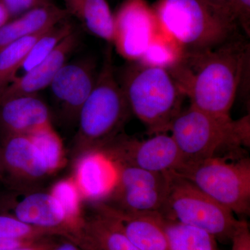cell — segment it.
Returning <instances> with one entry per match:
<instances>
[{"label": "cell", "instance_id": "obj_19", "mask_svg": "<svg viewBox=\"0 0 250 250\" xmlns=\"http://www.w3.org/2000/svg\"><path fill=\"white\" fill-rule=\"evenodd\" d=\"M69 16L76 18L90 34L111 45L114 16L106 0H62Z\"/></svg>", "mask_w": 250, "mask_h": 250}, {"label": "cell", "instance_id": "obj_33", "mask_svg": "<svg viewBox=\"0 0 250 250\" xmlns=\"http://www.w3.org/2000/svg\"><path fill=\"white\" fill-rule=\"evenodd\" d=\"M36 241H16L0 238V250H13L26 246Z\"/></svg>", "mask_w": 250, "mask_h": 250}, {"label": "cell", "instance_id": "obj_31", "mask_svg": "<svg viewBox=\"0 0 250 250\" xmlns=\"http://www.w3.org/2000/svg\"><path fill=\"white\" fill-rule=\"evenodd\" d=\"M57 245L53 241H48L47 238L13 250H54Z\"/></svg>", "mask_w": 250, "mask_h": 250}, {"label": "cell", "instance_id": "obj_9", "mask_svg": "<svg viewBox=\"0 0 250 250\" xmlns=\"http://www.w3.org/2000/svg\"><path fill=\"white\" fill-rule=\"evenodd\" d=\"M1 213L51 230L82 248L83 238L67 219L62 205L49 191L39 189L11 191L1 203Z\"/></svg>", "mask_w": 250, "mask_h": 250}, {"label": "cell", "instance_id": "obj_17", "mask_svg": "<svg viewBox=\"0 0 250 250\" xmlns=\"http://www.w3.org/2000/svg\"><path fill=\"white\" fill-rule=\"evenodd\" d=\"M91 206V213L85 215L83 250H139L115 219Z\"/></svg>", "mask_w": 250, "mask_h": 250}, {"label": "cell", "instance_id": "obj_30", "mask_svg": "<svg viewBox=\"0 0 250 250\" xmlns=\"http://www.w3.org/2000/svg\"><path fill=\"white\" fill-rule=\"evenodd\" d=\"M12 16H21L36 6L45 4L42 0H1Z\"/></svg>", "mask_w": 250, "mask_h": 250}, {"label": "cell", "instance_id": "obj_8", "mask_svg": "<svg viewBox=\"0 0 250 250\" xmlns=\"http://www.w3.org/2000/svg\"><path fill=\"white\" fill-rule=\"evenodd\" d=\"M98 151L114 164L159 173L176 172L184 164L177 145L167 133L146 140L119 135Z\"/></svg>", "mask_w": 250, "mask_h": 250}, {"label": "cell", "instance_id": "obj_34", "mask_svg": "<svg viewBox=\"0 0 250 250\" xmlns=\"http://www.w3.org/2000/svg\"><path fill=\"white\" fill-rule=\"evenodd\" d=\"M11 17L7 8L6 7L2 1L0 0V28L4 25L6 22H9Z\"/></svg>", "mask_w": 250, "mask_h": 250}, {"label": "cell", "instance_id": "obj_2", "mask_svg": "<svg viewBox=\"0 0 250 250\" xmlns=\"http://www.w3.org/2000/svg\"><path fill=\"white\" fill-rule=\"evenodd\" d=\"M131 114L115 71L109 44L95 85L79 114L72 149L73 161L85 153L100 150L119 136Z\"/></svg>", "mask_w": 250, "mask_h": 250}, {"label": "cell", "instance_id": "obj_32", "mask_svg": "<svg viewBox=\"0 0 250 250\" xmlns=\"http://www.w3.org/2000/svg\"><path fill=\"white\" fill-rule=\"evenodd\" d=\"M204 1L219 12L232 20L229 14L230 0H204Z\"/></svg>", "mask_w": 250, "mask_h": 250}, {"label": "cell", "instance_id": "obj_20", "mask_svg": "<svg viewBox=\"0 0 250 250\" xmlns=\"http://www.w3.org/2000/svg\"><path fill=\"white\" fill-rule=\"evenodd\" d=\"M162 218L170 250H220L217 240L204 230Z\"/></svg>", "mask_w": 250, "mask_h": 250}, {"label": "cell", "instance_id": "obj_35", "mask_svg": "<svg viewBox=\"0 0 250 250\" xmlns=\"http://www.w3.org/2000/svg\"><path fill=\"white\" fill-rule=\"evenodd\" d=\"M54 250H83L80 246H77L73 242L69 241L62 242V243L58 244L54 248Z\"/></svg>", "mask_w": 250, "mask_h": 250}, {"label": "cell", "instance_id": "obj_25", "mask_svg": "<svg viewBox=\"0 0 250 250\" xmlns=\"http://www.w3.org/2000/svg\"><path fill=\"white\" fill-rule=\"evenodd\" d=\"M114 164L117 170V181L112 191L139 188L164 189L167 187V173Z\"/></svg>", "mask_w": 250, "mask_h": 250}, {"label": "cell", "instance_id": "obj_21", "mask_svg": "<svg viewBox=\"0 0 250 250\" xmlns=\"http://www.w3.org/2000/svg\"><path fill=\"white\" fill-rule=\"evenodd\" d=\"M185 52L178 42L159 27L142 58L137 62L169 71L178 65Z\"/></svg>", "mask_w": 250, "mask_h": 250}, {"label": "cell", "instance_id": "obj_16", "mask_svg": "<svg viewBox=\"0 0 250 250\" xmlns=\"http://www.w3.org/2000/svg\"><path fill=\"white\" fill-rule=\"evenodd\" d=\"M83 201L104 200L117 181L116 166L100 151L85 153L74 161L71 176Z\"/></svg>", "mask_w": 250, "mask_h": 250}, {"label": "cell", "instance_id": "obj_23", "mask_svg": "<svg viewBox=\"0 0 250 250\" xmlns=\"http://www.w3.org/2000/svg\"><path fill=\"white\" fill-rule=\"evenodd\" d=\"M58 200L72 226L82 235L83 240L85 214L83 200L72 177L60 179L49 190Z\"/></svg>", "mask_w": 250, "mask_h": 250}, {"label": "cell", "instance_id": "obj_12", "mask_svg": "<svg viewBox=\"0 0 250 250\" xmlns=\"http://www.w3.org/2000/svg\"><path fill=\"white\" fill-rule=\"evenodd\" d=\"M99 70L95 61L83 58L67 62L49 85L62 118L77 124L81 108L93 90Z\"/></svg>", "mask_w": 250, "mask_h": 250}, {"label": "cell", "instance_id": "obj_14", "mask_svg": "<svg viewBox=\"0 0 250 250\" xmlns=\"http://www.w3.org/2000/svg\"><path fill=\"white\" fill-rule=\"evenodd\" d=\"M78 34L72 31L47 58L29 70L23 72L0 95V101L5 99L22 95L38 94L49 88L52 81L63 65L68 62L70 56L79 45Z\"/></svg>", "mask_w": 250, "mask_h": 250}, {"label": "cell", "instance_id": "obj_5", "mask_svg": "<svg viewBox=\"0 0 250 250\" xmlns=\"http://www.w3.org/2000/svg\"><path fill=\"white\" fill-rule=\"evenodd\" d=\"M158 26L186 52L215 48L236 36V23L204 0H156Z\"/></svg>", "mask_w": 250, "mask_h": 250}, {"label": "cell", "instance_id": "obj_28", "mask_svg": "<svg viewBox=\"0 0 250 250\" xmlns=\"http://www.w3.org/2000/svg\"><path fill=\"white\" fill-rule=\"evenodd\" d=\"M229 14L237 27L250 36V0H230Z\"/></svg>", "mask_w": 250, "mask_h": 250}, {"label": "cell", "instance_id": "obj_13", "mask_svg": "<svg viewBox=\"0 0 250 250\" xmlns=\"http://www.w3.org/2000/svg\"><path fill=\"white\" fill-rule=\"evenodd\" d=\"M52 125L48 106L38 94L18 95L0 101V141L30 135Z\"/></svg>", "mask_w": 250, "mask_h": 250}, {"label": "cell", "instance_id": "obj_3", "mask_svg": "<svg viewBox=\"0 0 250 250\" xmlns=\"http://www.w3.org/2000/svg\"><path fill=\"white\" fill-rule=\"evenodd\" d=\"M250 125L249 116L233 121L190 106L176 117L168 132L185 164L226 155L249 146Z\"/></svg>", "mask_w": 250, "mask_h": 250}, {"label": "cell", "instance_id": "obj_18", "mask_svg": "<svg viewBox=\"0 0 250 250\" xmlns=\"http://www.w3.org/2000/svg\"><path fill=\"white\" fill-rule=\"evenodd\" d=\"M68 16L65 9L48 2L29 10L0 28V51L19 39L47 30Z\"/></svg>", "mask_w": 250, "mask_h": 250}, {"label": "cell", "instance_id": "obj_11", "mask_svg": "<svg viewBox=\"0 0 250 250\" xmlns=\"http://www.w3.org/2000/svg\"><path fill=\"white\" fill-rule=\"evenodd\" d=\"M50 175L29 136L0 141V181L11 191L37 189Z\"/></svg>", "mask_w": 250, "mask_h": 250}, {"label": "cell", "instance_id": "obj_26", "mask_svg": "<svg viewBox=\"0 0 250 250\" xmlns=\"http://www.w3.org/2000/svg\"><path fill=\"white\" fill-rule=\"evenodd\" d=\"M75 30L73 24L67 18L45 31L33 46L21 70L25 72L36 66L47 58L60 42Z\"/></svg>", "mask_w": 250, "mask_h": 250}, {"label": "cell", "instance_id": "obj_1", "mask_svg": "<svg viewBox=\"0 0 250 250\" xmlns=\"http://www.w3.org/2000/svg\"><path fill=\"white\" fill-rule=\"evenodd\" d=\"M249 62L250 44L236 36L215 48L185 52L169 72L190 106L229 118Z\"/></svg>", "mask_w": 250, "mask_h": 250}, {"label": "cell", "instance_id": "obj_7", "mask_svg": "<svg viewBox=\"0 0 250 250\" xmlns=\"http://www.w3.org/2000/svg\"><path fill=\"white\" fill-rule=\"evenodd\" d=\"M167 180L163 217L204 230L217 241H231L240 223L234 213L175 172H167Z\"/></svg>", "mask_w": 250, "mask_h": 250}, {"label": "cell", "instance_id": "obj_29", "mask_svg": "<svg viewBox=\"0 0 250 250\" xmlns=\"http://www.w3.org/2000/svg\"><path fill=\"white\" fill-rule=\"evenodd\" d=\"M231 250H250L249 225L245 220H240L239 225L231 239Z\"/></svg>", "mask_w": 250, "mask_h": 250}, {"label": "cell", "instance_id": "obj_27", "mask_svg": "<svg viewBox=\"0 0 250 250\" xmlns=\"http://www.w3.org/2000/svg\"><path fill=\"white\" fill-rule=\"evenodd\" d=\"M57 236L54 231L24 223L12 215L0 214V238L16 241H36Z\"/></svg>", "mask_w": 250, "mask_h": 250}, {"label": "cell", "instance_id": "obj_10", "mask_svg": "<svg viewBox=\"0 0 250 250\" xmlns=\"http://www.w3.org/2000/svg\"><path fill=\"white\" fill-rule=\"evenodd\" d=\"M113 16L111 45L128 62H139L159 29L152 6L146 0H125Z\"/></svg>", "mask_w": 250, "mask_h": 250}, {"label": "cell", "instance_id": "obj_15", "mask_svg": "<svg viewBox=\"0 0 250 250\" xmlns=\"http://www.w3.org/2000/svg\"><path fill=\"white\" fill-rule=\"evenodd\" d=\"M92 204L115 219L139 250H170L160 213H131L104 202Z\"/></svg>", "mask_w": 250, "mask_h": 250}, {"label": "cell", "instance_id": "obj_6", "mask_svg": "<svg viewBox=\"0 0 250 250\" xmlns=\"http://www.w3.org/2000/svg\"><path fill=\"white\" fill-rule=\"evenodd\" d=\"M243 151L184 164L175 173L234 214L250 215V159Z\"/></svg>", "mask_w": 250, "mask_h": 250}, {"label": "cell", "instance_id": "obj_24", "mask_svg": "<svg viewBox=\"0 0 250 250\" xmlns=\"http://www.w3.org/2000/svg\"><path fill=\"white\" fill-rule=\"evenodd\" d=\"M43 159L51 175L65 163V149L62 138L52 125L28 135Z\"/></svg>", "mask_w": 250, "mask_h": 250}, {"label": "cell", "instance_id": "obj_4", "mask_svg": "<svg viewBox=\"0 0 250 250\" xmlns=\"http://www.w3.org/2000/svg\"><path fill=\"white\" fill-rule=\"evenodd\" d=\"M118 81L131 113L146 126L149 134L168 132L182 111L186 98L170 72L131 62Z\"/></svg>", "mask_w": 250, "mask_h": 250}, {"label": "cell", "instance_id": "obj_22", "mask_svg": "<svg viewBox=\"0 0 250 250\" xmlns=\"http://www.w3.org/2000/svg\"><path fill=\"white\" fill-rule=\"evenodd\" d=\"M48 29L19 39L0 51V95L17 77L36 41Z\"/></svg>", "mask_w": 250, "mask_h": 250}]
</instances>
